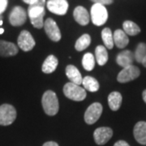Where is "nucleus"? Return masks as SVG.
Masks as SVG:
<instances>
[{"label":"nucleus","instance_id":"f257e3e1","mask_svg":"<svg viewBox=\"0 0 146 146\" xmlns=\"http://www.w3.org/2000/svg\"><path fill=\"white\" fill-rule=\"evenodd\" d=\"M42 107L46 115L54 116L57 115L59 109V104L57 95L52 90L46 91L42 98Z\"/></svg>","mask_w":146,"mask_h":146},{"label":"nucleus","instance_id":"f03ea898","mask_svg":"<svg viewBox=\"0 0 146 146\" xmlns=\"http://www.w3.org/2000/svg\"><path fill=\"white\" fill-rule=\"evenodd\" d=\"M63 94L68 98L76 102L83 101L86 98L85 89L72 82L65 84L63 87Z\"/></svg>","mask_w":146,"mask_h":146},{"label":"nucleus","instance_id":"7ed1b4c3","mask_svg":"<svg viewBox=\"0 0 146 146\" xmlns=\"http://www.w3.org/2000/svg\"><path fill=\"white\" fill-rule=\"evenodd\" d=\"M108 19V11L105 6L94 3L91 7V20L97 26H102Z\"/></svg>","mask_w":146,"mask_h":146},{"label":"nucleus","instance_id":"20e7f679","mask_svg":"<svg viewBox=\"0 0 146 146\" xmlns=\"http://www.w3.org/2000/svg\"><path fill=\"white\" fill-rule=\"evenodd\" d=\"M16 110L13 106L3 104L0 106V125H11L16 119Z\"/></svg>","mask_w":146,"mask_h":146},{"label":"nucleus","instance_id":"39448f33","mask_svg":"<svg viewBox=\"0 0 146 146\" xmlns=\"http://www.w3.org/2000/svg\"><path fill=\"white\" fill-rule=\"evenodd\" d=\"M140 75H141L140 69L134 65H131L123 68V70L119 73L117 76V80L119 83H127L138 78Z\"/></svg>","mask_w":146,"mask_h":146},{"label":"nucleus","instance_id":"423d86ee","mask_svg":"<svg viewBox=\"0 0 146 146\" xmlns=\"http://www.w3.org/2000/svg\"><path fill=\"white\" fill-rule=\"evenodd\" d=\"M102 114V106L99 102L90 105L84 113V121L87 124H94Z\"/></svg>","mask_w":146,"mask_h":146},{"label":"nucleus","instance_id":"0eeeda50","mask_svg":"<svg viewBox=\"0 0 146 146\" xmlns=\"http://www.w3.org/2000/svg\"><path fill=\"white\" fill-rule=\"evenodd\" d=\"M27 20V14L25 10L20 6L15 7L11 11L9 16V22L14 27L23 25Z\"/></svg>","mask_w":146,"mask_h":146},{"label":"nucleus","instance_id":"6e6552de","mask_svg":"<svg viewBox=\"0 0 146 146\" xmlns=\"http://www.w3.org/2000/svg\"><path fill=\"white\" fill-rule=\"evenodd\" d=\"M44 29L47 36L53 42H58L61 39V32L57 23L51 18L44 22Z\"/></svg>","mask_w":146,"mask_h":146},{"label":"nucleus","instance_id":"1a4fd4ad","mask_svg":"<svg viewBox=\"0 0 146 146\" xmlns=\"http://www.w3.org/2000/svg\"><path fill=\"white\" fill-rule=\"evenodd\" d=\"M18 46L21 48L23 51H30L35 46V41L32 34L27 30H23L21 31L20 35L18 36Z\"/></svg>","mask_w":146,"mask_h":146},{"label":"nucleus","instance_id":"9d476101","mask_svg":"<svg viewBox=\"0 0 146 146\" xmlns=\"http://www.w3.org/2000/svg\"><path fill=\"white\" fill-rule=\"evenodd\" d=\"M112 136H113V131L108 127H98L94 132V141L98 145H103L106 144L111 139Z\"/></svg>","mask_w":146,"mask_h":146},{"label":"nucleus","instance_id":"9b49d317","mask_svg":"<svg viewBox=\"0 0 146 146\" xmlns=\"http://www.w3.org/2000/svg\"><path fill=\"white\" fill-rule=\"evenodd\" d=\"M46 6L50 12L59 16L65 15L68 10V3L67 0H49Z\"/></svg>","mask_w":146,"mask_h":146},{"label":"nucleus","instance_id":"f8f14e48","mask_svg":"<svg viewBox=\"0 0 146 146\" xmlns=\"http://www.w3.org/2000/svg\"><path fill=\"white\" fill-rule=\"evenodd\" d=\"M18 47L14 43L0 40V56L1 57H11L15 56L18 54Z\"/></svg>","mask_w":146,"mask_h":146},{"label":"nucleus","instance_id":"ddd939ff","mask_svg":"<svg viewBox=\"0 0 146 146\" xmlns=\"http://www.w3.org/2000/svg\"><path fill=\"white\" fill-rule=\"evenodd\" d=\"M134 60H135L134 53H132L128 50L120 52L116 57V63L123 68L132 65Z\"/></svg>","mask_w":146,"mask_h":146},{"label":"nucleus","instance_id":"4468645a","mask_svg":"<svg viewBox=\"0 0 146 146\" xmlns=\"http://www.w3.org/2000/svg\"><path fill=\"white\" fill-rule=\"evenodd\" d=\"M133 135L136 141L143 145H146V122L140 121L133 129Z\"/></svg>","mask_w":146,"mask_h":146},{"label":"nucleus","instance_id":"2eb2a0df","mask_svg":"<svg viewBox=\"0 0 146 146\" xmlns=\"http://www.w3.org/2000/svg\"><path fill=\"white\" fill-rule=\"evenodd\" d=\"M73 16L75 21L80 25L84 26L89 23V20H90L89 14L88 13V11L82 6H78L75 8L73 11Z\"/></svg>","mask_w":146,"mask_h":146},{"label":"nucleus","instance_id":"dca6fc26","mask_svg":"<svg viewBox=\"0 0 146 146\" xmlns=\"http://www.w3.org/2000/svg\"><path fill=\"white\" fill-rule=\"evenodd\" d=\"M66 76L69 80L70 82L76 84L77 85H80L82 84V76L79 70L73 65H68L66 68Z\"/></svg>","mask_w":146,"mask_h":146},{"label":"nucleus","instance_id":"f3484780","mask_svg":"<svg viewBox=\"0 0 146 146\" xmlns=\"http://www.w3.org/2000/svg\"><path fill=\"white\" fill-rule=\"evenodd\" d=\"M113 39H114V43L115 44V46L119 49L124 48L129 43V39H128L127 35L124 33L123 30H121V29L115 30L113 35Z\"/></svg>","mask_w":146,"mask_h":146},{"label":"nucleus","instance_id":"a211bd4d","mask_svg":"<svg viewBox=\"0 0 146 146\" xmlns=\"http://www.w3.org/2000/svg\"><path fill=\"white\" fill-rule=\"evenodd\" d=\"M58 58L54 55H49L48 57L45 59L44 63L42 66V71L44 73L46 74H50L54 72L58 67Z\"/></svg>","mask_w":146,"mask_h":146},{"label":"nucleus","instance_id":"6ab92c4d","mask_svg":"<svg viewBox=\"0 0 146 146\" xmlns=\"http://www.w3.org/2000/svg\"><path fill=\"white\" fill-rule=\"evenodd\" d=\"M123 98L119 92H112L108 96V104L110 108L113 111H116L119 109L122 104Z\"/></svg>","mask_w":146,"mask_h":146},{"label":"nucleus","instance_id":"aec40b11","mask_svg":"<svg viewBox=\"0 0 146 146\" xmlns=\"http://www.w3.org/2000/svg\"><path fill=\"white\" fill-rule=\"evenodd\" d=\"M95 56L100 66H104L108 61V53L106 48L103 46H98L95 50Z\"/></svg>","mask_w":146,"mask_h":146},{"label":"nucleus","instance_id":"412c9836","mask_svg":"<svg viewBox=\"0 0 146 146\" xmlns=\"http://www.w3.org/2000/svg\"><path fill=\"white\" fill-rule=\"evenodd\" d=\"M123 31L127 35L129 36H136L141 33V29L140 27L134 23L133 21H126L123 24Z\"/></svg>","mask_w":146,"mask_h":146},{"label":"nucleus","instance_id":"4be33fe9","mask_svg":"<svg viewBox=\"0 0 146 146\" xmlns=\"http://www.w3.org/2000/svg\"><path fill=\"white\" fill-rule=\"evenodd\" d=\"M82 84L84 87V89L89 92H97L99 89V83L98 81L92 76H85L83 78Z\"/></svg>","mask_w":146,"mask_h":146},{"label":"nucleus","instance_id":"5701e85b","mask_svg":"<svg viewBox=\"0 0 146 146\" xmlns=\"http://www.w3.org/2000/svg\"><path fill=\"white\" fill-rule=\"evenodd\" d=\"M102 38L104 42L105 47L111 50L114 47V39H113V34L112 32L109 28H105L102 31Z\"/></svg>","mask_w":146,"mask_h":146},{"label":"nucleus","instance_id":"b1692460","mask_svg":"<svg viewBox=\"0 0 146 146\" xmlns=\"http://www.w3.org/2000/svg\"><path fill=\"white\" fill-rule=\"evenodd\" d=\"M91 43V37L89 34H84L80 37H79L75 44V48L77 51L84 50L86 48L89 46Z\"/></svg>","mask_w":146,"mask_h":146},{"label":"nucleus","instance_id":"393cba45","mask_svg":"<svg viewBox=\"0 0 146 146\" xmlns=\"http://www.w3.org/2000/svg\"><path fill=\"white\" fill-rule=\"evenodd\" d=\"M82 65L86 71H92L95 67L94 56L91 53H86L82 58Z\"/></svg>","mask_w":146,"mask_h":146},{"label":"nucleus","instance_id":"a878e982","mask_svg":"<svg viewBox=\"0 0 146 146\" xmlns=\"http://www.w3.org/2000/svg\"><path fill=\"white\" fill-rule=\"evenodd\" d=\"M146 56V44L144 42H141L136 47V51L134 53L135 60L137 63H141L144 58Z\"/></svg>","mask_w":146,"mask_h":146},{"label":"nucleus","instance_id":"bb28decb","mask_svg":"<svg viewBox=\"0 0 146 146\" xmlns=\"http://www.w3.org/2000/svg\"><path fill=\"white\" fill-rule=\"evenodd\" d=\"M28 12H29V19L34 18V17L39 16L42 14L46 13L44 7H41V6H29Z\"/></svg>","mask_w":146,"mask_h":146},{"label":"nucleus","instance_id":"cd10ccee","mask_svg":"<svg viewBox=\"0 0 146 146\" xmlns=\"http://www.w3.org/2000/svg\"><path fill=\"white\" fill-rule=\"evenodd\" d=\"M92 1L94 3H97V4H101V5H110L111 3H113L114 0H90Z\"/></svg>","mask_w":146,"mask_h":146},{"label":"nucleus","instance_id":"c85d7f7f","mask_svg":"<svg viewBox=\"0 0 146 146\" xmlns=\"http://www.w3.org/2000/svg\"><path fill=\"white\" fill-rule=\"evenodd\" d=\"M7 7V0H0V15L6 10Z\"/></svg>","mask_w":146,"mask_h":146},{"label":"nucleus","instance_id":"c756f323","mask_svg":"<svg viewBox=\"0 0 146 146\" xmlns=\"http://www.w3.org/2000/svg\"><path fill=\"white\" fill-rule=\"evenodd\" d=\"M114 146H130L126 141H117L116 143H115Z\"/></svg>","mask_w":146,"mask_h":146},{"label":"nucleus","instance_id":"7c9ffc66","mask_svg":"<svg viewBox=\"0 0 146 146\" xmlns=\"http://www.w3.org/2000/svg\"><path fill=\"white\" fill-rule=\"evenodd\" d=\"M42 146H58V145L54 141H48L46 142Z\"/></svg>","mask_w":146,"mask_h":146},{"label":"nucleus","instance_id":"2f4dec72","mask_svg":"<svg viewBox=\"0 0 146 146\" xmlns=\"http://www.w3.org/2000/svg\"><path fill=\"white\" fill-rule=\"evenodd\" d=\"M25 3L27 4H29V6L33 5V4H35L36 2H37V0H23Z\"/></svg>","mask_w":146,"mask_h":146},{"label":"nucleus","instance_id":"473e14b6","mask_svg":"<svg viewBox=\"0 0 146 146\" xmlns=\"http://www.w3.org/2000/svg\"><path fill=\"white\" fill-rule=\"evenodd\" d=\"M142 97H143V100H144V102L146 103V89L143 91V93H142Z\"/></svg>","mask_w":146,"mask_h":146},{"label":"nucleus","instance_id":"72a5a7b5","mask_svg":"<svg viewBox=\"0 0 146 146\" xmlns=\"http://www.w3.org/2000/svg\"><path fill=\"white\" fill-rule=\"evenodd\" d=\"M141 64L145 67V68H146V56L145 58H144V59L142 60V62H141Z\"/></svg>","mask_w":146,"mask_h":146},{"label":"nucleus","instance_id":"f704fd0d","mask_svg":"<svg viewBox=\"0 0 146 146\" xmlns=\"http://www.w3.org/2000/svg\"><path fill=\"white\" fill-rule=\"evenodd\" d=\"M4 33V29H0V34H3Z\"/></svg>","mask_w":146,"mask_h":146},{"label":"nucleus","instance_id":"c9c22d12","mask_svg":"<svg viewBox=\"0 0 146 146\" xmlns=\"http://www.w3.org/2000/svg\"><path fill=\"white\" fill-rule=\"evenodd\" d=\"M2 19H3V16L2 15H0V21H2Z\"/></svg>","mask_w":146,"mask_h":146},{"label":"nucleus","instance_id":"e433bc0d","mask_svg":"<svg viewBox=\"0 0 146 146\" xmlns=\"http://www.w3.org/2000/svg\"><path fill=\"white\" fill-rule=\"evenodd\" d=\"M3 25V21H0V25Z\"/></svg>","mask_w":146,"mask_h":146}]
</instances>
